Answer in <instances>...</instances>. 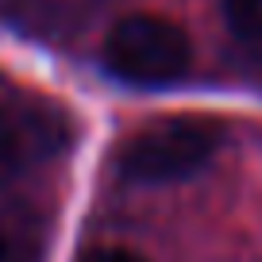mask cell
I'll return each mask as SVG.
<instances>
[{"label": "cell", "mask_w": 262, "mask_h": 262, "mask_svg": "<svg viewBox=\"0 0 262 262\" xmlns=\"http://www.w3.org/2000/svg\"><path fill=\"white\" fill-rule=\"evenodd\" d=\"M81 262H147L135 251H123V247H93L81 254Z\"/></svg>", "instance_id": "obj_5"}, {"label": "cell", "mask_w": 262, "mask_h": 262, "mask_svg": "<svg viewBox=\"0 0 262 262\" xmlns=\"http://www.w3.org/2000/svg\"><path fill=\"white\" fill-rule=\"evenodd\" d=\"M0 262H24V251H19L8 235H0Z\"/></svg>", "instance_id": "obj_6"}, {"label": "cell", "mask_w": 262, "mask_h": 262, "mask_svg": "<svg viewBox=\"0 0 262 262\" xmlns=\"http://www.w3.org/2000/svg\"><path fill=\"white\" fill-rule=\"evenodd\" d=\"M224 24L235 39L262 42V0H224Z\"/></svg>", "instance_id": "obj_3"}, {"label": "cell", "mask_w": 262, "mask_h": 262, "mask_svg": "<svg viewBox=\"0 0 262 262\" xmlns=\"http://www.w3.org/2000/svg\"><path fill=\"white\" fill-rule=\"evenodd\" d=\"M224 143V123L212 116H166L135 131L116 155V173L135 185H166L208 166Z\"/></svg>", "instance_id": "obj_1"}, {"label": "cell", "mask_w": 262, "mask_h": 262, "mask_svg": "<svg viewBox=\"0 0 262 262\" xmlns=\"http://www.w3.org/2000/svg\"><path fill=\"white\" fill-rule=\"evenodd\" d=\"M27 155V135L19 127V120L8 112V108H0V173L19 166Z\"/></svg>", "instance_id": "obj_4"}, {"label": "cell", "mask_w": 262, "mask_h": 262, "mask_svg": "<svg viewBox=\"0 0 262 262\" xmlns=\"http://www.w3.org/2000/svg\"><path fill=\"white\" fill-rule=\"evenodd\" d=\"M193 62L189 35L162 16H123L104 39V66L127 85H170Z\"/></svg>", "instance_id": "obj_2"}]
</instances>
